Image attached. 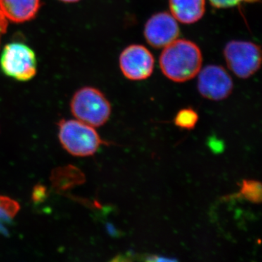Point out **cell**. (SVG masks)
Masks as SVG:
<instances>
[{
	"label": "cell",
	"instance_id": "2e32d148",
	"mask_svg": "<svg viewBox=\"0 0 262 262\" xmlns=\"http://www.w3.org/2000/svg\"><path fill=\"white\" fill-rule=\"evenodd\" d=\"M62 2L64 3H76V2L80 1V0H61Z\"/></svg>",
	"mask_w": 262,
	"mask_h": 262
},
{
	"label": "cell",
	"instance_id": "7c38bea8",
	"mask_svg": "<svg viewBox=\"0 0 262 262\" xmlns=\"http://www.w3.org/2000/svg\"><path fill=\"white\" fill-rule=\"evenodd\" d=\"M261 184L255 180H244L241 186L239 195L253 203L261 202Z\"/></svg>",
	"mask_w": 262,
	"mask_h": 262
},
{
	"label": "cell",
	"instance_id": "5b68a950",
	"mask_svg": "<svg viewBox=\"0 0 262 262\" xmlns=\"http://www.w3.org/2000/svg\"><path fill=\"white\" fill-rule=\"evenodd\" d=\"M224 56L229 68L239 78L251 77L261 67V48L253 42L230 41L226 45Z\"/></svg>",
	"mask_w": 262,
	"mask_h": 262
},
{
	"label": "cell",
	"instance_id": "4fadbf2b",
	"mask_svg": "<svg viewBox=\"0 0 262 262\" xmlns=\"http://www.w3.org/2000/svg\"><path fill=\"white\" fill-rule=\"evenodd\" d=\"M199 117L198 113L191 108L181 110L174 119L177 126L186 130H192L198 123Z\"/></svg>",
	"mask_w": 262,
	"mask_h": 262
},
{
	"label": "cell",
	"instance_id": "6da1fadb",
	"mask_svg": "<svg viewBox=\"0 0 262 262\" xmlns=\"http://www.w3.org/2000/svg\"><path fill=\"white\" fill-rule=\"evenodd\" d=\"M163 75L175 82L192 80L201 70L203 56L195 43L187 39H176L164 48L160 56Z\"/></svg>",
	"mask_w": 262,
	"mask_h": 262
},
{
	"label": "cell",
	"instance_id": "7a4b0ae2",
	"mask_svg": "<svg viewBox=\"0 0 262 262\" xmlns=\"http://www.w3.org/2000/svg\"><path fill=\"white\" fill-rule=\"evenodd\" d=\"M58 138L63 149L72 156H92L104 144L94 127L77 120H61Z\"/></svg>",
	"mask_w": 262,
	"mask_h": 262
},
{
	"label": "cell",
	"instance_id": "3957f363",
	"mask_svg": "<svg viewBox=\"0 0 262 262\" xmlns=\"http://www.w3.org/2000/svg\"><path fill=\"white\" fill-rule=\"evenodd\" d=\"M71 112L77 120L91 126H102L111 115V104L99 90L82 88L74 95L70 104Z\"/></svg>",
	"mask_w": 262,
	"mask_h": 262
},
{
	"label": "cell",
	"instance_id": "ba28073f",
	"mask_svg": "<svg viewBox=\"0 0 262 262\" xmlns=\"http://www.w3.org/2000/svg\"><path fill=\"white\" fill-rule=\"evenodd\" d=\"M144 37L151 47H166L179 37L180 31L177 20L166 12L156 13L147 20Z\"/></svg>",
	"mask_w": 262,
	"mask_h": 262
},
{
	"label": "cell",
	"instance_id": "30bf717a",
	"mask_svg": "<svg viewBox=\"0 0 262 262\" xmlns=\"http://www.w3.org/2000/svg\"><path fill=\"white\" fill-rule=\"evenodd\" d=\"M170 13L177 21L184 24L196 23L206 12V0H169Z\"/></svg>",
	"mask_w": 262,
	"mask_h": 262
},
{
	"label": "cell",
	"instance_id": "277c9868",
	"mask_svg": "<svg viewBox=\"0 0 262 262\" xmlns=\"http://www.w3.org/2000/svg\"><path fill=\"white\" fill-rule=\"evenodd\" d=\"M37 66L35 53L24 43H9L2 51L1 70L5 75L15 80H32L37 74Z\"/></svg>",
	"mask_w": 262,
	"mask_h": 262
},
{
	"label": "cell",
	"instance_id": "5bb4252c",
	"mask_svg": "<svg viewBox=\"0 0 262 262\" xmlns=\"http://www.w3.org/2000/svg\"><path fill=\"white\" fill-rule=\"evenodd\" d=\"M212 6L219 9H223V8H232V7L237 6L241 4L242 2H248L250 0H209Z\"/></svg>",
	"mask_w": 262,
	"mask_h": 262
},
{
	"label": "cell",
	"instance_id": "8fae6325",
	"mask_svg": "<svg viewBox=\"0 0 262 262\" xmlns=\"http://www.w3.org/2000/svg\"><path fill=\"white\" fill-rule=\"evenodd\" d=\"M20 210V206L14 200L0 195V233L6 232L7 225L15 218Z\"/></svg>",
	"mask_w": 262,
	"mask_h": 262
},
{
	"label": "cell",
	"instance_id": "52a82bcc",
	"mask_svg": "<svg viewBox=\"0 0 262 262\" xmlns=\"http://www.w3.org/2000/svg\"><path fill=\"white\" fill-rule=\"evenodd\" d=\"M122 73L128 80H144L152 74L154 56L141 45H132L123 50L119 59Z\"/></svg>",
	"mask_w": 262,
	"mask_h": 262
},
{
	"label": "cell",
	"instance_id": "9c48e42d",
	"mask_svg": "<svg viewBox=\"0 0 262 262\" xmlns=\"http://www.w3.org/2000/svg\"><path fill=\"white\" fill-rule=\"evenodd\" d=\"M40 0H0V10L8 20L24 23L36 16Z\"/></svg>",
	"mask_w": 262,
	"mask_h": 262
},
{
	"label": "cell",
	"instance_id": "8992f818",
	"mask_svg": "<svg viewBox=\"0 0 262 262\" xmlns=\"http://www.w3.org/2000/svg\"><path fill=\"white\" fill-rule=\"evenodd\" d=\"M198 74V89L203 97L211 101H222L232 94V79L221 66H206Z\"/></svg>",
	"mask_w": 262,
	"mask_h": 262
},
{
	"label": "cell",
	"instance_id": "9a60e30c",
	"mask_svg": "<svg viewBox=\"0 0 262 262\" xmlns=\"http://www.w3.org/2000/svg\"><path fill=\"white\" fill-rule=\"evenodd\" d=\"M8 27V19L5 18V15L3 14L0 10V44H1L2 39L5 33L7 32V29Z\"/></svg>",
	"mask_w": 262,
	"mask_h": 262
}]
</instances>
